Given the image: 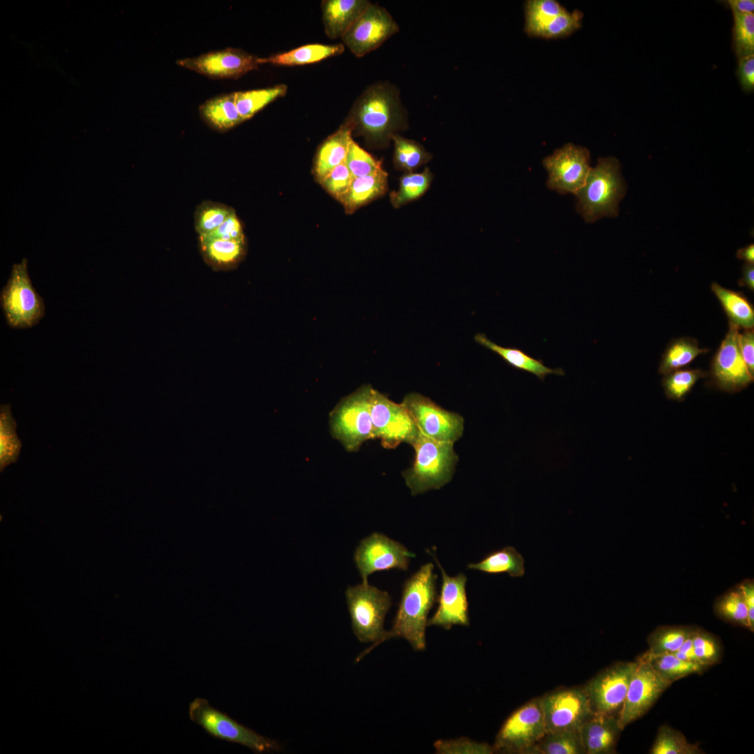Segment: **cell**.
<instances>
[{"mask_svg":"<svg viewBox=\"0 0 754 754\" xmlns=\"http://www.w3.org/2000/svg\"><path fill=\"white\" fill-rule=\"evenodd\" d=\"M739 330L730 324L729 331L716 353L711 367L714 383L720 390L736 392L753 381L742 357L739 344Z\"/></svg>","mask_w":754,"mask_h":754,"instance_id":"obj_19","label":"cell"},{"mask_svg":"<svg viewBox=\"0 0 754 754\" xmlns=\"http://www.w3.org/2000/svg\"><path fill=\"white\" fill-rule=\"evenodd\" d=\"M732 48L739 59L754 54V14H734Z\"/></svg>","mask_w":754,"mask_h":754,"instance_id":"obj_43","label":"cell"},{"mask_svg":"<svg viewBox=\"0 0 754 754\" xmlns=\"http://www.w3.org/2000/svg\"><path fill=\"white\" fill-rule=\"evenodd\" d=\"M579 730H564L546 734L527 754H584Z\"/></svg>","mask_w":754,"mask_h":754,"instance_id":"obj_33","label":"cell"},{"mask_svg":"<svg viewBox=\"0 0 754 754\" xmlns=\"http://www.w3.org/2000/svg\"><path fill=\"white\" fill-rule=\"evenodd\" d=\"M367 142L374 146L386 145L399 130L407 127V113L399 91L390 82L368 87L356 99L347 117Z\"/></svg>","mask_w":754,"mask_h":754,"instance_id":"obj_1","label":"cell"},{"mask_svg":"<svg viewBox=\"0 0 754 754\" xmlns=\"http://www.w3.org/2000/svg\"><path fill=\"white\" fill-rule=\"evenodd\" d=\"M546 732L579 730L593 715L583 689L558 690L540 697Z\"/></svg>","mask_w":754,"mask_h":754,"instance_id":"obj_13","label":"cell"},{"mask_svg":"<svg viewBox=\"0 0 754 754\" xmlns=\"http://www.w3.org/2000/svg\"><path fill=\"white\" fill-rule=\"evenodd\" d=\"M437 753H477L490 754L495 751L494 746L478 743L466 738L450 741H437L434 743Z\"/></svg>","mask_w":754,"mask_h":754,"instance_id":"obj_48","label":"cell"},{"mask_svg":"<svg viewBox=\"0 0 754 754\" xmlns=\"http://www.w3.org/2000/svg\"><path fill=\"white\" fill-rule=\"evenodd\" d=\"M475 341L480 345L499 355L510 367L533 374L541 381L549 374L563 376L561 368L552 369L545 365L541 360L535 359L521 349L505 348L491 341L485 334H477Z\"/></svg>","mask_w":754,"mask_h":754,"instance_id":"obj_24","label":"cell"},{"mask_svg":"<svg viewBox=\"0 0 754 754\" xmlns=\"http://www.w3.org/2000/svg\"><path fill=\"white\" fill-rule=\"evenodd\" d=\"M740 286H746L749 290H754V265L746 263L742 267V277L739 281Z\"/></svg>","mask_w":754,"mask_h":754,"instance_id":"obj_56","label":"cell"},{"mask_svg":"<svg viewBox=\"0 0 754 754\" xmlns=\"http://www.w3.org/2000/svg\"><path fill=\"white\" fill-rule=\"evenodd\" d=\"M412 446L415 461L403 473L412 495L439 489L452 479L458 461L453 443L436 441L419 432Z\"/></svg>","mask_w":754,"mask_h":754,"instance_id":"obj_3","label":"cell"},{"mask_svg":"<svg viewBox=\"0 0 754 754\" xmlns=\"http://www.w3.org/2000/svg\"><path fill=\"white\" fill-rule=\"evenodd\" d=\"M642 657L646 659L653 670L670 684L689 674L700 672L707 667L702 665L682 660L673 653L649 655L645 653Z\"/></svg>","mask_w":754,"mask_h":754,"instance_id":"obj_34","label":"cell"},{"mask_svg":"<svg viewBox=\"0 0 754 754\" xmlns=\"http://www.w3.org/2000/svg\"><path fill=\"white\" fill-rule=\"evenodd\" d=\"M693 629L681 626L661 627L649 637V650L646 653L660 655L678 651Z\"/></svg>","mask_w":754,"mask_h":754,"instance_id":"obj_39","label":"cell"},{"mask_svg":"<svg viewBox=\"0 0 754 754\" xmlns=\"http://www.w3.org/2000/svg\"><path fill=\"white\" fill-rule=\"evenodd\" d=\"M467 568L489 574L505 572L512 577H522L525 573L524 559L512 546L492 552L480 561L468 563Z\"/></svg>","mask_w":754,"mask_h":754,"instance_id":"obj_30","label":"cell"},{"mask_svg":"<svg viewBox=\"0 0 754 754\" xmlns=\"http://www.w3.org/2000/svg\"><path fill=\"white\" fill-rule=\"evenodd\" d=\"M346 598L355 635L362 643L373 642L357 657L355 662H358L382 643L387 631L383 627L384 621L392 605V598L387 591L363 582L349 586Z\"/></svg>","mask_w":754,"mask_h":754,"instance_id":"obj_5","label":"cell"},{"mask_svg":"<svg viewBox=\"0 0 754 754\" xmlns=\"http://www.w3.org/2000/svg\"><path fill=\"white\" fill-rule=\"evenodd\" d=\"M651 754H698L699 747L689 743L680 732L663 725L658 731Z\"/></svg>","mask_w":754,"mask_h":754,"instance_id":"obj_41","label":"cell"},{"mask_svg":"<svg viewBox=\"0 0 754 754\" xmlns=\"http://www.w3.org/2000/svg\"><path fill=\"white\" fill-rule=\"evenodd\" d=\"M399 31V26L384 8L372 3L341 38L343 45L357 57L377 49Z\"/></svg>","mask_w":754,"mask_h":754,"instance_id":"obj_15","label":"cell"},{"mask_svg":"<svg viewBox=\"0 0 754 754\" xmlns=\"http://www.w3.org/2000/svg\"><path fill=\"white\" fill-rule=\"evenodd\" d=\"M433 175L428 168L422 172H406L399 179L397 191L390 193V201L395 208L415 200L429 189Z\"/></svg>","mask_w":754,"mask_h":754,"instance_id":"obj_35","label":"cell"},{"mask_svg":"<svg viewBox=\"0 0 754 754\" xmlns=\"http://www.w3.org/2000/svg\"><path fill=\"white\" fill-rule=\"evenodd\" d=\"M524 9V31L533 37H537L546 24L566 10L555 0H528L525 2Z\"/></svg>","mask_w":754,"mask_h":754,"instance_id":"obj_38","label":"cell"},{"mask_svg":"<svg viewBox=\"0 0 754 754\" xmlns=\"http://www.w3.org/2000/svg\"><path fill=\"white\" fill-rule=\"evenodd\" d=\"M415 554L404 545L380 533H372L362 539L354 553V561L362 579L378 571L390 569L406 570Z\"/></svg>","mask_w":754,"mask_h":754,"instance_id":"obj_12","label":"cell"},{"mask_svg":"<svg viewBox=\"0 0 754 754\" xmlns=\"http://www.w3.org/2000/svg\"><path fill=\"white\" fill-rule=\"evenodd\" d=\"M717 611L728 621L749 628L748 608L740 588L723 596L718 602Z\"/></svg>","mask_w":754,"mask_h":754,"instance_id":"obj_46","label":"cell"},{"mask_svg":"<svg viewBox=\"0 0 754 754\" xmlns=\"http://www.w3.org/2000/svg\"><path fill=\"white\" fill-rule=\"evenodd\" d=\"M287 90L288 87L281 84L267 88L235 91L237 110L244 121L248 120L270 103L283 96Z\"/></svg>","mask_w":754,"mask_h":754,"instance_id":"obj_32","label":"cell"},{"mask_svg":"<svg viewBox=\"0 0 754 754\" xmlns=\"http://www.w3.org/2000/svg\"><path fill=\"white\" fill-rule=\"evenodd\" d=\"M373 388L364 385L344 397L330 415L332 435L348 452L357 451L362 444L374 438L371 396Z\"/></svg>","mask_w":754,"mask_h":754,"instance_id":"obj_6","label":"cell"},{"mask_svg":"<svg viewBox=\"0 0 754 754\" xmlns=\"http://www.w3.org/2000/svg\"><path fill=\"white\" fill-rule=\"evenodd\" d=\"M202 120L220 132L227 131L244 121L235 103V92L209 98L199 107Z\"/></svg>","mask_w":754,"mask_h":754,"instance_id":"obj_25","label":"cell"},{"mask_svg":"<svg viewBox=\"0 0 754 754\" xmlns=\"http://www.w3.org/2000/svg\"><path fill=\"white\" fill-rule=\"evenodd\" d=\"M190 719L212 737L247 747L254 753H274L281 750L276 741L263 737L213 707L207 700L197 697L188 707Z\"/></svg>","mask_w":754,"mask_h":754,"instance_id":"obj_7","label":"cell"},{"mask_svg":"<svg viewBox=\"0 0 754 754\" xmlns=\"http://www.w3.org/2000/svg\"><path fill=\"white\" fill-rule=\"evenodd\" d=\"M353 179L344 162L334 168L320 182L328 193L340 200L348 191Z\"/></svg>","mask_w":754,"mask_h":754,"instance_id":"obj_49","label":"cell"},{"mask_svg":"<svg viewBox=\"0 0 754 754\" xmlns=\"http://www.w3.org/2000/svg\"><path fill=\"white\" fill-rule=\"evenodd\" d=\"M739 344L742 357L750 374L754 376V330L744 329L739 333Z\"/></svg>","mask_w":754,"mask_h":754,"instance_id":"obj_52","label":"cell"},{"mask_svg":"<svg viewBox=\"0 0 754 754\" xmlns=\"http://www.w3.org/2000/svg\"><path fill=\"white\" fill-rule=\"evenodd\" d=\"M707 376L701 369H678L665 375L663 387L666 396L674 400H683L696 382Z\"/></svg>","mask_w":754,"mask_h":754,"instance_id":"obj_42","label":"cell"},{"mask_svg":"<svg viewBox=\"0 0 754 754\" xmlns=\"http://www.w3.org/2000/svg\"><path fill=\"white\" fill-rule=\"evenodd\" d=\"M353 124L346 118L340 128L319 147L314 166L319 181L334 168L346 161L350 145L353 140Z\"/></svg>","mask_w":754,"mask_h":754,"instance_id":"obj_23","label":"cell"},{"mask_svg":"<svg viewBox=\"0 0 754 754\" xmlns=\"http://www.w3.org/2000/svg\"><path fill=\"white\" fill-rule=\"evenodd\" d=\"M434 559L442 575L441 594L438 597V605L434 614L428 619L427 626H436L449 630L454 625L468 626V603L466 592L467 577L459 573L449 576L438 562L435 553L427 550Z\"/></svg>","mask_w":754,"mask_h":754,"instance_id":"obj_20","label":"cell"},{"mask_svg":"<svg viewBox=\"0 0 754 754\" xmlns=\"http://www.w3.org/2000/svg\"><path fill=\"white\" fill-rule=\"evenodd\" d=\"M387 190V175L383 169L369 175L353 179L340 201L346 211L352 213L359 207L384 195Z\"/></svg>","mask_w":754,"mask_h":754,"instance_id":"obj_27","label":"cell"},{"mask_svg":"<svg viewBox=\"0 0 754 754\" xmlns=\"http://www.w3.org/2000/svg\"><path fill=\"white\" fill-rule=\"evenodd\" d=\"M21 450V442L16 434V422L10 405L1 404L0 411V469L16 462Z\"/></svg>","mask_w":754,"mask_h":754,"instance_id":"obj_36","label":"cell"},{"mask_svg":"<svg viewBox=\"0 0 754 754\" xmlns=\"http://www.w3.org/2000/svg\"><path fill=\"white\" fill-rule=\"evenodd\" d=\"M724 3L732 10L733 15L753 13V0H728Z\"/></svg>","mask_w":754,"mask_h":754,"instance_id":"obj_55","label":"cell"},{"mask_svg":"<svg viewBox=\"0 0 754 754\" xmlns=\"http://www.w3.org/2000/svg\"><path fill=\"white\" fill-rule=\"evenodd\" d=\"M671 684L664 680L642 658L631 676L627 693L619 711L618 723L621 730L644 714L662 693Z\"/></svg>","mask_w":754,"mask_h":754,"instance_id":"obj_14","label":"cell"},{"mask_svg":"<svg viewBox=\"0 0 754 754\" xmlns=\"http://www.w3.org/2000/svg\"><path fill=\"white\" fill-rule=\"evenodd\" d=\"M619 170L618 160L612 156L599 158L598 165L590 169L584 186L576 194L577 209L586 222L618 215V204L625 194Z\"/></svg>","mask_w":754,"mask_h":754,"instance_id":"obj_4","label":"cell"},{"mask_svg":"<svg viewBox=\"0 0 754 754\" xmlns=\"http://www.w3.org/2000/svg\"><path fill=\"white\" fill-rule=\"evenodd\" d=\"M692 633L681 645L680 649L673 654L682 660L702 665L695 653L692 641Z\"/></svg>","mask_w":754,"mask_h":754,"instance_id":"obj_54","label":"cell"},{"mask_svg":"<svg viewBox=\"0 0 754 754\" xmlns=\"http://www.w3.org/2000/svg\"><path fill=\"white\" fill-rule=\"evenodd\" d=\"M392 140L394 142V163L396 168L412 172L429 161L431 155L419 142L403 138L398 134Z\"/></svg>","mask_w":754,"mask_h":754,"instance_id":"obj_37","label":"cell"},{"mask_svg":"<svg viewBox=\"0 0 754 754\" xmlns=\"http://www.w3.org/2000/svg\"><path fill=\"white\" fill-rule=\"evenodd\" d=\"M622 730L614 715H593L579 732L586 754H607L614 751Z\"/></svg>","mask_w":754,"mask_h":754,"instance_id":"obj_21","label":"cell"},{"mask_svg":"<svg viewBox=\"0 0 754 754\" xmlns=\"http://www.w3.org/2000/svg\"><path fill=\"white\" fill-rule=\"evenodd\" d=\"M436 579L433 563H427L404 582L392 627L386 631L382 642L402 637L414 650H425L428 614L438 597Z\"/></svg>","mask_w":754,"mask_h":754,"instance_id":"obj_2","label":"cell"},{"mask_svg":"<svg viewBox=\"0 0 754 754\" xmlns=\"http://www.w3.org/2000/svg\"><path fill=\"white\" fill-rule=\"evenodd\" d=\"M199 237L226 240H245L242 223L235 212L216 229L208 234L199 236Z\"/></svg>","mask_w":754,"mask_h":754,"instance_id":"obj_50","label":"cell"},{"mask_svg":"<svg viewBox=\"0 0 754 754\" xmlns=\"http://www.w3.org/2000/svg\"><path fill=\"white\" fill-rule=\"evenodd\" d=\"M708 350L699 347L696 339L681 337L672 341L665 350L659 366V373L666 375L690 363L697 355Z\"/></svg>","mask_w":754,"mask_h":754,"instance_id":"obj_31","label":"cell"},{"mask_svg":"<svg viewBox=\"0 0 754 754\" xmlns=\"http://www.w3.org/2000/svg\"><path fill=\"white\" fill-rule=\"evenodd\" d=\"M589 156L586 148L572 143L556 149L542 161L549 173L547 186L562 194H577L590 171Z\"/></svg>","mask_w":754,"mask_h":754,"instance_id":"obj_16","label":"cell"},{"mask_svg":"<svg viewBox=\"0 0 754 754\" xmlns=\"http://www.w3.org/2000/svg\"><path fill=\"white\" fill-rule=\"evenodd\" d=\"M343 44L325 45L313 43L304 45L292 50L260 58V64L277 66H302L318 62L327 58L339 55L344 51Z\"/></svg>","mask_w":754,"mask_h":754,"instance_id":"obj_26","label":"cell"},{"mask_svg":"<svg viewBox=\"0 0 754 754\" xmlns=\"http://www.w3.org/2000/svg\"><path fill=\"white\" fill-rule=\"evenodd\" d=\"M711 288L725 311L730 324L739 329L753 328V306L744 294L725 288L715 282L711 283Z\"/></svg>","mask_w":754,"mask_h":754,"instance_id":"obj_29","label":"cell"},{"mask_svg":"<svg viewBox=\"0 0 754 754\" xmlns=\"http://www.w3.org/2000/svg\"><path fill=\"white\" fill-rule=\"evenodd\" d=\"M260 57L242 49L227 47L179 59L178 66L212 79H237L260 65Z\"/></svg>","mask_w":754,"mask_h":754,"instance_id":"obj_18","label":"cell"},{"mask_svg":"<svg viewBox=\"0 0 754 754\" xmlns=\"http://www.w3.org/2000/svg\"><path fill=\"white\" fill-rule=\"evenodd\" d=\"M402 403L424 436L453 443L462 436L464 420L459 414L446 411L415 392L406 395Z\"/></svg>","mask_w":754,"mask_h":754,"instance_id":"obj_11","label":"cell"},{"mask_svg":"<svg viewBox=\"0 0 754 754\" xmlns=\"http://www.w3.org/2000/svg\"><path fill=\"white\" fill-rule=\"evenodd\" d=\"M636 662H622L606 669L584 688L594 715H614L625 700Z\"/></svg>","mask_w":754,"mask_h":754,"instance_id":"obj_17","label":"cell"},{"mask_svg":"<svg viewBox=\"0 0 754 754\" xmlns=\"http://www.w3.org/2000/svg\"><path fill=\"white\" fill-rule=\"evenodd\" d=\"M583 13L579 10H567L557 15L539 31L537 37L558 38L568 36L582 27Z\"/></svg>","mask_w":754,"mask_h":754,"instance_id":"obj_44","label":"cell"},{"mask_svg":"<svg viewBox=\"0 0 754 754\" xmlns=\"http://www.w3.org/2000/svg\"><path fill=\"white\" fill-rule=\"evenodd\" d=\"M235 211L230 207L216 202L203 201L195 209L194 226L199 236L208 234L228 219Z\"/></svg>","mask_w":754,"mask_h":754,"instance_id":"obj_40","label":"cell"},{"mask_svg":"<svg viewBox=\"0 0 754 754\" xmlns=\"http://www.w3.org/2000/svg\"><path fill=\"white\" fill-rule=\"evenodd\" d=\"M745 603L748 608V619L749 628H754V586L751 582H744L740 586Z\"/></svg>","mask_w":754,"mask_h":754,"instance_id":"obj_53","label":"cell"},{"mask_svg":"<svg viewBox=\"0 0 754 754\" xmlns=\"http://www.w3.org/2000/svg\"><path fill=\"white\" fill-rule=\"evenodd\" d=\"M0 302L10 327L30 328L43 318L44 301L29 279L27 259L13 265L7 283L1 291Z\"/></svg>","mask_w":754,"mask_h":754,"instance_id":"obj_8","label":"cell"},{"mask_svg":"<svg viewBox=\"0 0 754 754\" xmlns=\"http://www.w3.org/2000/svg\"><path fill=\"white\" fill-rule=\"evenodd\" d=\"M367 0H325L321 3L324 30L331 39L342 38L370 5Z\"/></svg>","mask_w":754,"mask_h":754,"instance_id":"obj_22","label":"cell"},{"mask_svg":"<svg viewBox=\"0 0 754 754\" xmlns=\"http://www.w3.org/2000/svg\"><path fill=\"white\" fill-rule=\"evenodd\" d=\"M737 256L739 259L744 260L746 263H754V245L750 244L744 248L740 249L737 252Z\"/></svg>","mask_w":754,"mask_h":754,"instance_id":"obj_57","label":"cell"},{"mask_svg":"<svg viewBox=\"0 0 754 754\" xmlns=\"http://www.w3.org/2000/svg\"><path fill=\"white\" fill-rule=\"evenodd\" d=\"M737 75L742 89L751 93L754 89V54L739 59Z\"/></svg>","mask_w":754,"mask_h":754,"instance_id":"obj_51","label":"cell"},{"mask_svg":"<svg viewBox=\"0 0 754 754\" xmlns=\"http://www.w3.org/2000/svg\"><path fill=\"white\" fill-rule=\"evenodd\" d=\"M546 734L540 698H535L517 709L506 719L493 746L495 751L527 754Z\"/></svg>","mask_w":754,"mask_h":754,"instance_id":"obj_9","label":"cell"},{"mask_svg":"<svg viewBox=\"0 0 754 754\" xmlns=\"http://www.w3.org/2000/svg\"><path fill=\"white\" fill-rule=\"evenodd\" d=\"M692 641L696 656L702 665L707 667L718 661L720 648L711 635L699 629L693 630Z\"/></svg>","mask_w":754,"mask_h":754,"instance_id":"obj_47","label":"cell"},{"mask_svg":"<svg viewBox=\"0 0 754 754\" xmlns=\"http://www.w3.org/2000/svg\"><path fill=\"white\" fill-rule=\"evenodd\" d=\"M345 163L353 178L374 174L383 169L381 162L354 140L350 145Z\"/></svg>","mask_w":754,"mask_h":754,"instance_id":"obj_45","label":"cell"},{"mask_svg":"<svg viewBox=\"0 0 754 754\" xmlns=\"http://www.w3.org/2000/svg\"><path fill=\"white\" fill-rule=\"evenodd\" d=\"M198 238L205 261L214 269L232 267L244 255L245 240Z\"/></svg>","mask_w":754,"mask_h":754,"instance_id":"obj_28","label":"cell"},{"mask_svg":"<svg viewBox=\"0 0 754 754\" xmlns=\"http://www.w3.org/2000/svg\"><path fill=\"white\" fill-rule=\"evenodd\" d=\"M371 416L374 438L384 448H394L401 443L413 445L419 434L413 419L403 403L397 404L373 389Z\"/></svg>","mask_w":754,"mask_h":754,"instance_id":"obj_10","label":"cell"}]
</instances>
